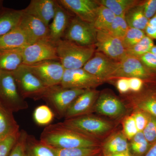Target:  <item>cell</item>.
<instances>
[{"mask_svg":"<svg viewBox=\"0 0 156 156\" xmlns=\"http://www.w3.org/2000/svg\"><path fill=\"white\" fill-rule=\"evenodd\" d=\"M40 140L56 149L100 147L94 139L66 125L64 123L50 124L44 129Z\"/></svg>","mask_w":156,"mask_h":156,"instance_id":"1","label":"cell"},{"mask_svg":"<svg viewBox=\"0 0 156 156\" xmlns=\"http://www.w3.org/2000/svg\"><path fill=\"white\" fill-rule=\"evenodd\" d=\"M55 44L58 61L65 69L83 68L96 51L95 45L81 46L65 39Z\"/></svg>","mask_w":156,"mask_h":156,"instance_id":"2","label":"cell"},{"mask_svg":"<svg viewBox=\"0 0 156 156\" xmlns=\"http://www.w3.org/2000/svg\"><path fill=\"white\" fill-rule=\"evenodd\" d=\"M0 104L14 112L28 108L20 95L12 72L0 70Z\"/></svg>","mask_w":156,"mask_h":156,"instance_id":"3","label":"cell"},{"mask_svg":"<svg viewBox=\"0 0 156 156\" xmlns=\"http://www.w3.org/2000/svg\"><path fill=\"white\" fill-rule=\"evenodd\" d=\"M63 122L69 127L97 140L109 134L114 128L111 122L89 114L65 120Z\"/></svg>","mask_w":156,"mask_h":156,"instance_id":"4","label":"cell"},{"mask_svg":"<svg viewBox=\"0 0 156 156\" xmlns=\"http://www.w3.org/2000/svg\"><path fill=\"white\" fill-rule=\"evenodd\" d=\"M86 90L67 89L56 85L48 87L43 99L52 107L58 118H63L69 107Z\"/></svg>","mask_w":156,"mask_h":156,"instance_id":"5","label":"cell"},{"mask_svg":"<svg viewBox=\"0 0 156 156\" xmlns=\"http://www.w3.org/2000/svg\"><path fill=\"white\" fill-rule=\"evenodd\" d=\"M20 95L23 98L43 99L48 87L22 65L12 72Z\"/></svg>","mask_w":156,"mask_h":156,"instance_id":"6","label":"cell"},{"mask_svg":"<svg viewBox=\"0 0 156 156\" xmlns=\"http://www.w3.org/2000/svg\"><path fill=\"white\" fill-rule=\"evenodd\" d=\"M23 65L48 87L60 85L65 70L57 60H45Z\"/></svg>","mask_w":156,"mask_h":156,"instance_id":"7","label":"cell"},{"mask_svg":"<svg viewBox=\"0 0 156 156\" xmlns=\"http://www.w3.org/2000/svg\"><path fill=\"white\" fill-rule=\"evenodd\" d=\"M96 35L97 30L93 23L75 16L71 19L63 38L81 46H90L95 45Z\"/></svg>","mask_w":156,"mask_h":156,"instance_id":"8","label":"cell"},{"mask_svg":"<svg viewBox=\"0 0 156 156\" xmlns=\"http://www.w3.org/2000/svg\"><path fill=\"white\" fill-rule=\"evenodd\" d=\"M120 62L115 61L101 52L95 51L83 68L87 72L104 82L113 80Z\"/></svg>","mask_w":156,"mask_h":156,"instance_id":"9","label":"cell"},{"mask_svg":"<svg viewBox=\"0 0 156 156\" xmlns=\"http://www.w3.org/2000/svg\"><path fill=\"white\" fill-rule=\"evenodd\" d=\"M23 63L30 65L45 60L58 61L56 44L48 39H43L22 49Z\"/></svg>","mask_w":156,"mask_h":156,"instance_id":"10","label":"cell"},{"mask_svg":"<svg viewBox=\"0 0 156 156\" xmlns=\"http://www.w3.org/2000/svg\"><path fill=\"white\" fill-rule=\"evenodd\" d=\"M120 78H137L146 83H155L156 75L150 71L138 58L127 55L120 62L119 69L114 79Z\"/></svg>","mask_w":156,"mask_h":156,"instance_id":"11","label":"cell"},{"mask_svg":"<svg viewBox=\"0 0 156 156\" xmlns=\"http://www.w3.org/2000/svg\"><path fill=\"white\" fill-rule=\"evenodd\" d=\"M104 83L82 68L65 70L60 85L67 89L86 90L95 89Z\"/></svg>","mask_w":156,"mask_h":156,"instance_id":"12","label":"cell"},{"mask_svg":"<svg viewBox=\"0 0 156 156\" xmlns=\"http://www.w3.org/2000/svg\"><path fill=\"white\" fill-rule=\"evenodd\" d=\"M95 46L101 52L115 61L120 62L127 56L122 40L112 35L106 30H97Z\"/></svg>","mask_w":156,"mask_h":156,"instance_id":"13","label":"cell"},{"mask_svg":"<svg viewBox=\"0 0 156 156\" xmlns=\"http://www.w3.org/2000/svg\"><path fill=\"white\" fill-rule=\"evenodd\" d=\"M58 3L76 17L85 22L93 23L100 5L96 0H59Z\"/></svg>","mask_w":156,"mask_h":156,"instance_id":"14","label":"cell"},{"mask_svg":"<svg viewBox=\"0 0 156 156\" xmlns=\"http://www.w3.org/2000/svg\"><path fill=\"white\" fill-rule=\"evenodd\" d=\"M94 110L102 115L118 118L126 112V108L119 99L108 92H102L98 95Z\"/></svg>","mask_w":156,"mask_h":156,"instance_id":"15","label":"cell"},{"mask_svg":"<svg viewBox=\"0 0 156 156\" xmlns=\"http://www.w3.org/2000/svg\"><path fill=\"white\" fill-rule=\"evenodd\" d=\"M23 12L18 26L25 34L30 44L43 39H48V26L36 17Z\"/></svg>","mask_w":156,"mask_h":156,"instance_id":"16","label":"cell"},{"mask_svg":"<svg viewBox=\"0 0 156 156\" xmlns=\"http://www.w3.org/2000/svg\"><path fill=\"white\" fill-rule=\"evenodd\" d=\"M99 92L95 89H86L76 99L67 110L65 120L88 115L94 110Z\"/></svg>","mask_w":156,"mask_h":156,"instance_id":"17","label":"cell"},{"mask_svg":"<svg viewBox=\"0 0 156 156\" xmlns=\"http://www.w3.org/2000/svg\"><path fill=\"white\" fill-rule=\"evenodd\" d=\"M72 17L69 11L56 1L55 15L52 23L49 24L48 39L54 44L64 37Z\"/></svg>","mask_w":156,"mask_h":156,"instance_id":"18","label":"cell"},{"mask_svg":"<svg viewBox=\"0 0 156 156\" xmlns=\"http://www.w3.org/2000/svg\"><path fill=\"white\" fill-rule=\"evenodd\" d=\"M56 4V1L54 0H32L23 11L49 26L55 15Z\"/></svg>","mask_w":156,"mask_h":156,"instance_id":"19","label":"cell"},{"mask_svg":"<svg viewBox=\"0 0 156 156\" xmlns=\"http://www.w3.org/2000/svg\"><path fill=\"white\" fill-rule=\"evenodd\" d=\"M103 156L130 152L128 139L122 131L115 132L110 135L101 146Z\"/></svg>","mask_w":156,"mask_h":156,"instance_id":"20","label":"cell"},{"mask_svg":"<svg viewBox=\"0 0 156 156\" xmlns=\"http://www.w3.org/2000/svg\"><path fill=\"white\" fill-rule=\"evenodd\" d=\"M30 44L27 37L19 26L0 37V51L22 49Z\"/></svg>","mask_w":156,"mask_h":156,"instance_id":"21","label":"cell"},{"mask_svg":"<svg viewBox=\"0 0 156 156\" xmlns=\"http://www.w3.org/2000/svg\"><path fill=\"white\" fill-rule=\"evenodd\" d=\"M22 49L0 51V70L13 72L18 69L23 63Z\"/></svg>","mask_w":156,"mask_h":156,"instance_id":"22","label":"cell"},{"mask_svg":"<svg viewBox=\"0 0 156 156\" xmlns=\"http://www.w3.org/2000/svg\"><path fill=\"white\" fill-rule=\"evenodd\" d=\"M13 113L0 104V137L2 140L20 131Z\"/></svg>","mask_w":156,"mask_h":156,"instance_id":"23","label":"cell"},{"mask_svg":"<svg viewBox=\"0 0 156 156\" xmlns=\"http://www.w3.org/2000/svg\"><path fill=\"white\" fill-rule=\"evenodd\" d=\"M26 156H56L54 148L29 135L26 142Z\"/></svg>","mask_w":156,"mask_h":156,"instance_id":"24","label":"cell"},{"mask_svg":"<svg viewBox=\"0 0 156 156\" xmlns=\"http://www.w3.org/2000/svg\"><path fill=\"white\" fill-rule=\"evenodd\" d=\"M23 12V10H9L0 14V37L19 25Z\"/></svg>","mask_w":156,"mask_h":156,"instance_id":"25","label":"cell"},{"mask_svg":"<svg viewBox=\"0 0 156 156\" xmlns=\"http://www.w3.org/2000/svg\"><path fill=\"white\" fill-rule=\"evenodd\" d=\"M99 5L109 9L116 16L125 17L127 12L141 2L138 0H96Z\"/></svg>","mask_w":156,"mask_h":156,"instance_id":"26","label":"cell"},{"mask_svg":"<svg viewBox=\"0 0 156 156\" xmlns=\"http://www.w3.org/2000/svg\"><path fill=\"white\" fill-rule=\"evenodd\" d=\"M131 101L136 109L156 117V99L148 91L135 94L131 98Z\"/></svg>","mask_w":156,"mask_h":156,"instance_id":"27","label":"cell"},{"mask_svg":"<svg viewBox=\"0 0 156 156\" xmlns=\"http://www.w3.org/2000/svg\"><path fill=\"white\" fill-rule=\"evenodd\" d=\"M141 1L137 5L129 10L125 16V19L129 27L144 31L149 20L144 13Z\"/></svg>","mask_w":156,"mask_h":156,"instance_id":"28","label":"cell"},{"mask_svg":"<svg viewBox=\"0 0 156 156\" xmlns=\"http://www.w3.org/2000/svg\"><path fill=\"white\" fill-rule=\"evenodd\" d=\"M115 17V15L109 9L100 5L96 17L92 23L96 30L107 31Z\"/></svg>","mask_w":156,"mask_h":156,"instance_id":"29","label":"cell"},{"mask_svg":"<svg viewBox=\"0 0 156 156\" xmlns=\"http://www.w3.org/2000/svg\"><path fill=\"white\" fill-rule=\"evenodd\" d=\"M129 151L132 156H144L152 144L148 142L143 132H138L131 140Z\"/></svg>","mask_w":156,"mask_h":156,"instance_id":"30","label":"cell"},{"mask_svg":"<svg viewBox=\"0 0 156 156\" xmlns=\"http://www.w3.org/2000/svg\"><path fill=\"white\" fill-rule=\"evenodd\" d=\"M54 149L56 156H95L101 151V147Z\"/></svg>","mask_w":156,"mask_h":156,"instance_id":"31","label":"cell"},{"mask_svg":"<svg viewBox=\"0 0 156 156\" xmlns=\"http://www.w3.org/2000/svg\"><path fill=\"white\" fill-rule=\"evenodd\" d=\"M33 117L35 122L38 125L48 126L54 119V112L48 105H41L35 109Z\"/></svg>","mask_w":156,"mask_h":156,"instance_id":"32","label":"cell"},{"mask_svg":"<svg viewBox=\"0 0 156 156\" xmlns=\"http://www.w3.org/2000/svg\"><path fill=\"white\" fill-rule=\"evenodd\" d=\"M154 45L153 40L146 35L134 47L126 50V54L128 56L139 58L146 53L150 52Z\"/></svg>","mask_w":156,"mask_h":156,"instance_id":"33","label":"cell"},{"mask_svg":"<svg viewBox=\"0 0 156 156\" xmlns=\"http://www.w3.org/2000/svg\"><path fill=\"white\" fill-rule=\"evenodd\" d=\"M146 36L144 31L128 27L125 36L122 40L124 48L127 50L135 46Z\"/></svg>","mask_w":156,"mask_h":156,"instance_id":"34","label":"cell"},{"mask_svg":"<svg viewBox=\"0 0 156 156\" xmlns=\"http://www.w3.org/2000/svg\"><path fill=\"white\" fill-rule=\"evenodd\" d=\"M128 27L125 17L116 16L107 31L112 35L122 40L126 35Z\"/></svg>","mask_w":156,"mask_h":156,"instance_id":"35","label":"cell"},{"mask_svg":"<svg viewBox=\"0 0 156 156\" xmlns=\"http://www.w3.org/2000/svg\"><path fill=\"white\" fill-rule=\"evenodd\" d=\"M28 134L24 130L20 131L17 142L9 156H26V142Z\"/></svg>","mask_w":156,"mask_h":156,"instance_id":"36","label":"cell"},{"mask_svg":"<svg viewBox=\"0 0 156 156\" xmlns=\"http://www.w3.org/2000/svg\"><path fill=\"white\" fill-rule=\"evenodd\" d=\"M122 132L129 140H131L138 133L136 123L132 115L126 117L123 121Z\"/></svg>","mask_w":156,"mask_h":156,"instance_id":"37","label":"cell"},{"mask_svg":"<svg viewBox=\"0 0 156 156\" xmlns=\"http://www.w3.org/2000/svg\"><path fill=\"white\" fill-rule=\"evenodd\" d=\"M20 133L8 136L0 142V156H9L17 142Z\"/></svg>","mask_w":156,"mask_h":156,"instance_id":"38","label":"cell"},{"mask_svg":"<svg viewBox=\"0 0 156 156\" xmlns=\"http://www.w3.org/2000/svg\"><path fill=\"white\" fill-rule=\"evenodd\" d=\"M143 133L148 142L153 144L156 142V117L151 115Z\"/></svg>","mask_w":156,"mask_h":156,"instance_id":"39","label":"cell"},{"mask_svg":"<svg viewBox=\"0 0 156 156\" xmlns=\"http://www.w3.org/2000/svg\"><path fill=\"white\" fill-rule=\"evenodd\" d=\"M135 110L132 115L135 120L138 132H143L149 121L151 115L142 111Z\"/></svg>","mask_w":156,"mask_h":156,"instance_id":"40","label":"cell"},{"mask_svg":"<svg viewBox=\"0 0 156 156\" xmlns=\"http://www.w3.org/2000/svg\"><path fill=\"white\" fill-rule=\"evenodd\" d=\"M139 59L150 71L156 75V56L149 52L140 56Z\"/></svg>","mask_w":156,"mask_h":156,"instance_id":"41","label":"cell"},{"mask_svg":"<svg viewBox=\"0 0 156 156\" xmlns=\"http://www.w3.org/2000/svg\"><path fill=\"white\" fill-rule=\"evenodd\" d=\"M144 13L147 18L150 20L156 14V0H145L142 3Z\"/></svg>","mask_w":156,"mask_h":156,"instance_id":"42","label":"cell"},{"mask_svg":"<svg viewBox=\"0 0 156 156\" xmlns=\"http://www.w3.org/2000/svg\"><path fill=\"white\" fill-rule=\"evenodd\" d=\"M130 91L139 93L143 89L145 82L143 80L137 78H128Z\"/></svg>","mask_w":156,"mask_h":156,"instance_id":"43","label":"cell"},{"mask_svg":"<svg viewBox=\"0 0 156 156\" xmlns=\"http://www.w3.org/2000/svg\"><path fill=\"white\" fill-rule=\"evenodd\" d=\"M144 32L147 37L153 40H156V14L154 17L149 20Z\"/></svg>","mask_w":156,"mask_h":156,"instance_id":"44","label":"cell"},{"mask_svg":"<svg viewBox=\"0 0 156 156\" xmlns=\"http://www.w3.org/2000/svg\"><path fill=\"white\" fill-rule=\"evenodd\" d=\"M116 82L117 89L122 94H126L130 91L128 78H120Z\"/></svg>","mask_w":156,"mask_h":156,"instance_id":"45","label":"cell"},{"mask_svg":"<svg viewBox=\"0 0 156 156\" xmlns=\"http://www.w3.org/2000/svg\"><path fill=\"white\" fill-rule=\"evenodd\" d=\"M144 156H156V142L152 145L150 148Z\"/></svg>","mask_w":156,"mask_h":156,"instance_id":"46","label":"cell"},{"mask_svg":"<svg viewBox=\"0 0 156 156\" xmlns=\"http://www.w3.org/2000/svg\"><path fill=\"white\" fill-rule=\"evenodd\" d=\"M107 156H132V155H131L130 152H127L122 153L116 154Z\"/></svg>","mask_w":156,"mask_h":156,"instance_id":"47","label":"cell"},{"mask_svg":"<svg viewBox=\"0 0 156 156\" xmlns=\"http://www.w3.org/2000/svg\"><path fill=\"white\" fill-rule=\"evenodd\" d=\"M150 93L151 95L153 96V97L154 98L156 99V91L154 90H148Z\"/></svg>","mask_w":156,"mask_h":156,"instance_id":"48","label":"cell"},{"mask_svg":"<svg viewBox=\"0 0 156 156\" xmlns=\"http://www.w3.org/2000/svg\"><path fill=\"white\" fill-rule=\"evenodd\" d=\"M150 52L151 53H152L153 54H154L155 56H156V45H154V47L152 48Z\"/></svg>","mask_w":156,"mask_h":156,"instance_id":"49","label":"cell"},{"mask_svg":"<svg viewBox=\"0 0 156 156\" xmlns=\"http://www.w3.org/2000/svg\"><path fill=\"white\" fill-rule=\"evenodd\" d=\"M2 1H0V8H1V5H2Z\"/></svg>","mask_w":156,"mask_h":156,"instance_id":"50","label":"cell"},{"mask_svg":"<svg viewBox=\"0 0 156 156\" xmlns=\"http://www.w3.org/2000/svg\"><path fill=\"white\" fill-rule=\"evenodd\" d=\"M95 156H101V154H99Z\"/></svg>","mask_w":156,"mask_h":156,"instance_id":"51","label":"cell"},{"mask_svg":"<svg viewBox=\"0 0 156 156\" xmlns=\"http://www.w3.org/2000/svg\"><path fill=\"white\" fill-rule=\"evenodd\" d=\"M2 138H1V137H0V142H1V141H2Z\"/></svg>","mask_w":156,"mask_h":156,"instance_id":"52","label":"cell"},{"mask_svg":"<svg viewBox=\"0 0 156 156\" xmlns=\"http://www.w3.org/2000/svg\"></svg>","mask_w":156,"mask_h":156,"instance_id":"53","label":"cell"}]
</instances>
